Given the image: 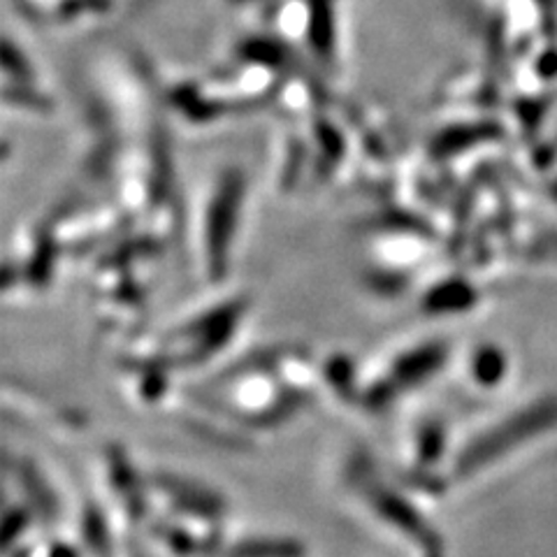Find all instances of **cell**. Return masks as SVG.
<instances>
[{
	"instance_id": "obj_1",
	"label": "cell",
	"mask_w": 557,
	"mask_h": 557,
	"mask_svg": "<svg viewBox=\"0 0 557 557\" xmlns=\"http://www.w3.org/2000/svg\"><path fill=\"white\" fill-rule=\"evenodd\" d=\"M557 425V397H544L539 403L513 413L509 421H504L495 430L481 434V437L469 446L460 456V472L472 474L476 469L485 467L491 460L509 453L516 444L528 442L536 434L548 432Z\"/></svg>"
},
{
	"instance_id": "obj_2",
	"label": "cell",
	"mask_w": 557,
	"mask_h": 557,
	"mask_svg": "<svg viewBox=\"0 0 557 557\" xmlns=\"http://www.w3.org/2000/svg\"><path fill=\"white\" fill-rule=\"evenodd\" d=\"M214 190L207 196L209 212L207 216L212 219V223L207 225V231H202V239L207 242V260L212 272H219L225 268V256H228V249L233 244V233L237 231V214H239V205H244V190H247V182L239 174L225 172L219 180H214ZM202 242V244H205Z\"/></svg>"
},
{
	"instance_id": "obj_3",
	"label": "cell",
	"mask_w": 557,
	"mask_h": 557,
	"mask_svg": "<svg viewBox=\"0 0 557 557\" xmlns=\"http://www.w3.org/2000/svg\"><path fill=\"white\" fill-rule=\"evenodd\" d=\"M474 374L481 383H485V386H495V383L507 374V358H504L499 348H481L474 360Z\"/></svg>"
}]
</instances>
